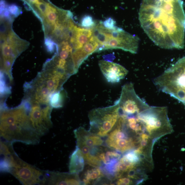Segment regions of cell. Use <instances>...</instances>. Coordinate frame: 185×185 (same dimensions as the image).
Here are the masks:
<instances>
[{
  "instance_id": "6da1fadb",
  "label": "cell",
  "mask_w": 185,
  "mask_h": 185,
  "mask_svg": "<svg viewBox=\"0 0 185 185\" xmlns=\"http://www.w3.org/2000/svg\"><path fill=\"white\" fill-rule=\"evenodd\" d=\"M139 20L155 44L166 49H183L185 14L182 0H142Z\"/></svg>"
},
{
  "instance_id": "7a4b0ae2",
  "label": "cell",
  "mask_w": 185,
  "mask_h": 185,
  "mask_svg": "<svg viewBox=\"0 0 185 185\" xmlns=\"http://www.w3.org/2000/svg\"><path fill=\"white\" fill-rule=\"evenodd\" d=\"M28 111L22 102L14 108L2 106L0 126L2 140L12 143L16 142L32 145L39 143L41 136L32 126Z\"/></svg>"
},
{
  "instance_id": "3957f363",
  "label": "cell",
  "mask_w": 185,
  "mask_h": 185,
  "mask_svg": "<svg viewBox=\"0 0 185 185\" xmlns=\"http://www.w3.org/2000/svg\"><path fill=\"white\" fill-rule=\"evenodd\" d=\"M154 82L158 89L185 106V56L156 77Z\"/></svg>"
},
{
  "instance_id": "277c9868",
  "label": "cell",
  "mask_w": 185,
  "mask_h": 185,
  "mask_svg": "<svg viewBox=\"0 0 185 185\" xmlns=\"http://www.w3.org/2000/svg\"><path fill=\"white\" fill-rule=\"evenodd\" d=\"M119 116V106L114 105L93 109L88 114L91 132L100 137L108 135L117 123Z\"/></svg>"
},
{
  "instance_id": "5b68a950",
  "label": "cell",
  "mask_w": 185,
  "mask_h": 185,
  "mask_svg": "<svg viewBox=\"0 0 185 185\" xmlns=\"http://www.w3.org/2000/svg\"><path fill=\"white\" fill-rule=\"evenodd\" d=\"M2 61V71L10 78H12V69L13 63L19 55L25 50L28 45L21 39L14 32L6 37H1Z\"/></svg>"
},
{
  "instance_id": "8992f818",
  "label": "cell",
  "mask_w": 185,
  "mask_h": 185,
  "mask_svg": "<svg viewBox=\"0 0 185 185\" xmlns=\"http://www.w3.org/2000/svg\"><path fill=\"white\" fill-rule=\"evenodd\" d=\"M107 39L103 50L121 49L133 54L137 53L140 39L117 26L112 30L107 29Z\"/></svg>"
},
{
  "instance_id": "52a82bcc",
  "label": "cell",
  "mask_w": 185,
  "mask_h": 185,
  "mask_svg": "<svg viewBox=\"0 0 185 185\" xmlns=\"http://www.w3.org/2000/svg\"><path fill=\"white\" fill-rule=\"evenodd\" d=\"M32 126L42 137L45 135L53 124L51 120L50 105H41L24 99Z\"/></svg>"
},
{
  "instance_id": "ba28073f",
  "label": "cell",
  "mask_w": 185,
  "mask_h": 185,
  "mask_svg": "<svg viewBox=\"0 0 185 185\" xmlns=\"http://www.w3.org/2000/svg\"><path fill=\"white\" fill-rule=\"evenodd\" d=\"M10 173L25 185L46 184V171L35 167L21 159Z\"/></svg>"
},
{
  "instance_id": "9c48e42d",
  "label": "cell",
  "mask_w": 185,
  "mask_h": 185,
  "mask_svg": "<svg viewBox=\"0 0 185 185\" xmlns=\"http://www.w3.org/2000/svg\"><path fill=\"white\" fill-rule=\"evenodd\" d=\"M112 131L108 134L106 140L107 146L117 152L124 153L142 147L133 138L130 137L117 121Z\"/></svg>"
},
{
  "instance_id": "30bf717a",
  "label": "cell",
  "mask_w": 185,
  "mask_h": 185,
  "mask_svg": "<svg viewBox=\"0 0 185 185\" xmlns=\"http://www.w3.org/2000/svg\"><path fill=\"white\" fill-rule=\"evenodd\" d=\"M98 65L107 81L112 84L119 82L128 74V70L124 67L112 62L101 60Z\"/></svg>"
},
{
  "instance_id": "8fae6325",
  "label": "cell",
  "mask_w": 185,
  "mask_h": 185,
  "mask_svg": "<svg viewBox=\"0 0 185 185\" xmlns=\"http://www.w3.org/2000/svg\"><path fill=\"white\" fill-rule=\"evenodd\" d=\"M46 175L47 184L77 185L83 184L78 174L46 171Z\"/></svg>"
},
{
  "instance_id": "7c38bea8",
  "label": "cell",
  "mask_w": 185,
  "mask_h": 185,
  "mask_svg": "<svg viewBox=\"0 0 185 185\" xmlns=\"http://www.w3.org/2000/svg\"><path fill=\"white\" fill-rule=\"evenodd\" d=\"M77 145H84L91 148L102 145L103 141L101 137L86 130L84 128L80 127L74 131Z\"/></svg>"
},
{
  "instance_id": "4fadbf2b",
  "label": "cell",
  "mask_w": 185,
  "mask_h": 185,
  "mask_svg": "<svg viewBox=\"0 0 185 185\" xmlns=\"http://www.w3.org/2000/svg\"><path fill=\"white\" fill-rule=\"evenodd\" d=\"M93 33V29L81 28L75 26L72 31L71 36L69 40L73 48L74 52L82 49L89 41Z\"/></svg>"
},
{
  "instance_id": "5bb4252c",
  "label": "cell",
  "mask_w": 185,
  "mask_h": 185,
  "mask_svg": "<svg viewBox=\"0 0 185 185\" xmlns=\"http://www.w3.org/2000/svg\"><path fill=\"white\" fill-rule=\"evenodd\" d=\"M99 46L98 43L92 36L82 49L74 52V58L77 65L80 66L88 56L97 52Z\"/></svg>"
},
{
  "instance_id": "9a60e30c",
  "label": "cell",
  "mask_w": 185,
  "mask_h": 185,
  "mask_svg": "<svg viewBox=\"0 0 185 185\" xmlns=\"http://www.w3.org/2000/svg\"><path fill=\"white\" fill-rule=\"evenodd\" d=\"M85 161L81 149L76 146L71 155L69 164V173L78 174L84 170Z\"/></svg>"
},
{
  "instance_id": "2e32d148",
  "label": "cell",
  "mask_w": 185,
  "mask_h": 185,
  "mask_svg": "<svg viewBox=\"0 0 185 185\" xmlns=\"http://www.w3.org/2000/svg\"><path fill=\"white\" fill-rule=\"evenodd\" d=\"M103 176V171L100 167H93L88 170L85 173L82 181L83 184L88 185L95 183Z\"/></svg>"
},
{
  "instance_id": "e0dca14e",
  "label": "cell",
  "mask_w": 185,
  "mask_h": 185,
  "mask_svg": "<svg viewBox=\"0 0 185 185\" xmlns=\"http://www.w3.org/2000/svg\"><path fill=\"white\" fill-rule=\"evenodd\" d=\"M67 93L63 88L59 92L54 93L51 98V106L53 108H56L62 107L67 98Z\"/></svg>"
},
{
  "instance_id": "ac0fdd59",
  "label": "cell",
  "mask_w": 185,
  "mask_h": 185,
  "mask_svg": "<svg viewBox=\"0 0 185 185\" xmlns=\"http://www.w3.org/2000/svg\"><path fill=\"white\" fill-rule=\"evenodd\" d=\"M1 95L3 96L9 94L10 89L5 74L1 72Z\"/></svg>"
},
{
  "instance_id": "d6986e66",
  "label": "cell",
  "mask_w": 185,
  "mask_h": 185,
  "mask_svg": "<svg viewBox=\"0 0 185 185\" xmlns=\"http://www.w3.org/2000/svg\"><path fill=\"white\" fill-rule=\"evenodd\" d=\"M45 47L48 52L52 53L58 50V45L54 40L49 36H45Z\"/></svg>"
},
{
  "instance_id": "ffe728a7",
  "label": "cell",
  "mask_w": 185,
  "mask_h": 185,
  "mask_svg": "<svg viewBox=\"0 0 185 185\" xmlns=\"http://www.w3.org/2000/svg\"><path fill=\"white\" fill-rule=\"evenodd\" d=\"M96 23L91 16L85 15L82 19L81 26L85 28L92 29L96 26Z\"/></svg>"
},
{
  "instance_id": "44dd1931",
  "label": "cell",
  "mask_w": 185,
  "mask_h": 185,
  "mask_svg": "<svg viewBox=\"0 0 185 185\" xmlns=\"http://www.w3.org/2000/svg\"><path fill=\"white\" fill-rule=\"evenodd\" d=\"M8 9L11 15L13 18L18 17L22 12L21 8L15 4L8 5Z\"/></svg>"
},
{
  "instance_id": "7402d4cb",
  "label": "cell",
  "mask_w": 185,
  "mask_h": 185,
  "mask_svg": "<svg viewBox=\"0 0 185 185\" xmlns=\"http://www.w3.org/2000/svg\"><path fill=\"white\" fill-rule=\"evenodd\" d=\"M102 24L104 28L109 30H112L117 27L116 21L111 18L107 19L103 22H102Z\"/></svg>"
},
{
  "instance_id": "603a6c76",
  "label": "cell",
  "mask_w": 185,
  "mask_h": 185,
  "mask_svg": "<svg viewBox=\"0 0 185 185\" xmlns=\"http://www.w3.org/2000/svg\"><path fill=\"white\" fill-rule=\"evenodd\" d=\"M135 183L132 179L126 177H123L118 179L116 182L117 185H131Z\"/></svg>"
},
{
  "instance_id": "cb8c5ba5",
  "label": "cell",
  "mask_w": 185,
  "mask_h": 185,
  "mask_svg": "<svg viewBox=\"0 0 185 185\" xmlns=\"http://www.w3.org/2000/svg\"><path fill=\"white\" fill-rule=\"evenodd\" d=\"M1 12L8 8V5L5 0H1Z\"/></svg>"
}]
</instances>
